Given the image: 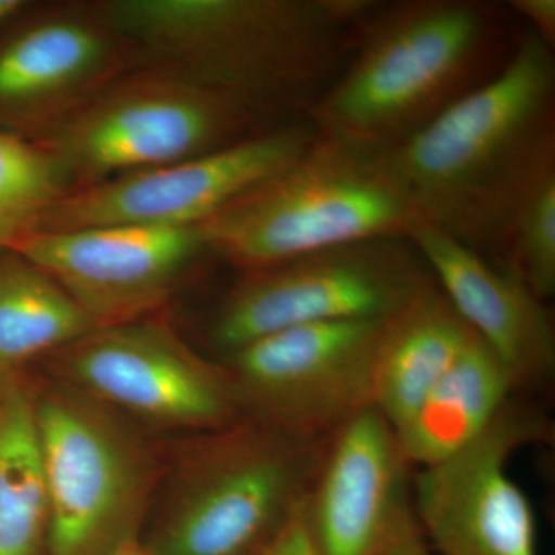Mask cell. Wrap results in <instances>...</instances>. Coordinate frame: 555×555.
I'll list each match as a JSON object with an SVG mask.
<instances>
[{
  "mask_svg": "<svg viewBox=\"0 0 555 555\" xmlns=\"http://www.w3.org/2000/svg\"><path fill=\"white\" fill-rule=\"evenodd\" d=\"M420 221L500 266L514 222L555 175V57L525 27L491 82L385 150Z\"/></svg>",
  "mask_w": 555,
  "mask_h": 555,
  "instance_id": "1",
  "label": "cell"
},
{
  "mask_svg": "<svg viewBox=\"0 0 555 555\" xmlns=\"http://www.w3.org/2000/svg\"><path fill=\"white\" fill-rule=\"evenodd\" d=\"M372 0H104L144 65L179 69L270 124L308 115L345 67Z\"/></svg>",
  "mask_w": 555,
  "mask_h": 555,
  "instance_id": "2",
  "label": "cell"
},
{
  "mask_svg": "<svg viewBox=\"0 0 555 555\" xmlns=\"http://www.w3.org/2000/svg\"><path fill=\"white\" fill-rule=\"evenodd\" d=\"M525 27L485 0L377 2L306 120L324 137L389 150L491 82Z\"/></svg>",
  "mask_w": 555,
  "mask_h": 555,
  "instance_id": "3",
  "label": "cell"
},
{
  "mask_svg": "<svg viewBox=\"0 0 555 555\" xmlns=\"http://www.w3.org/2000/svg\"><path fill=\"white\" fill-rule=\"evenodd\" d=\"M383 153L317 131L297 159L201 224L208 248L248 270L356 241L409 238L422 221Z\"/></svg>",
  "mask_w": 555,
  "mask_h": 555,
  "instance_id": "4",
  "label": "cell"
},
{
  "mask_svg": "<svg viewBox=\"0 0 555 555\" xmlns=\"http://www.w3.org/2000/svg\"><path fill=\"white\" fill-rule=\"evenodd\" d=\"M324 441L248 416L199 434L179 460L150 547L156 555H258L301 506Z\"/></svg>",
  "mask_w": 555,
  "mask_h": 555,
  "instance_id": "5",
  "label": "cell"
},
{
  "mask_svg": "<svg viewBox=\"0 0 555 555\" xmlns=\"http://www.w3.org/2000/svg\"><path fill=\"white\" fill-rule=\"evenodd\" d=\"M273 124L179 69L144 65L33 138L76 189L228 147Z\"/></svg>",
  "mask_w": 555,
  "mask_h": 555,
  "instance_id": "6",
  "label": "cell"
},
{
  "mask_svg": "<svg viewBox=\"0 0 555 555\" xmlns=\"http://www.w3.org/2000/svg\"><path fill=\"white\" fill-rule=\"evenodd\" d=\"M241 272L207 324L221 358L291 327L385 321L436 283L409 238L356 241Z\"/></svg>",
  "mask_w": 555,
  "mask_h": 555,
  "instance_id": "7",
  "label": "cell"
},
{
  "mask_svg": "<svg viewBox=\"0 0 555 555\" xmlns=\"http://www.w3.org/2000/svg\"><path fill=\"white\" fill-rule=\"evenodd\" d=\"M49 489L46 555H108L138 537L156 466L115 412L65 385L35 397Z\"/></svg>",
  "mask_w": 555,
  "mask_h": 555,
  "instance_id": "8",
  "label": "cell"
},
{
  "mask_svg": "<svg viewBox=\"0 0 555 555\" xmlns=\"http://www.w3.org/2000/svg\"><path fill=\"white\" fill-rule=\"evenodd\" d=\"M385 321L286 328L233 350L218 364L244 416L323 441L375 409V360Z\"/></svg>",
  "mask_w": 555,
  "mask_h": 555,
  "instance_id": "9",
  "label": "cell"
},
{
  "mask_svg": "<svg viewBox=\"0 0 555 555\" xmlns=\"http://www.w3.org/2000/svg\"><path fill=\"white\" fill-rule=\"evenodd\" d=\"M47 360L72 389L159 429L211 433L244 416L219 364L158 315L94 328Z\"/></svg>",
  "mask_w": 555,
  "mask_h": 555,
  "instance_id": "10",
  "label": "cell"
},
{
  "mask_svg": "<svg viewBox=\"0 0 555 555\" xmlns=\"http://www.w3.org/2000/svg\"><path fill=\"white\" fill-rule=\"evenodd\" d=\"M554 426L535 403L513 397L476 441L412 476V502L437 555H539L531 500L507 463L521 448L550 443Z\"/></svg>",
  "mask_w": 555,
  "mask_h": 555,
  "instance_id": "11",
  "label": "cell"
},
{
  "mask_svg": "<svg viewBox=\"0 0 555 555\" xmlns=\"http://www.w3.org/2000/svg\"><path fill=\"white\" fill-rule=\"evenodd\" d=\"M315 138L306 119L284 124L206 155L73 190L50 208L36 232L104 225L195 228L283 170Z\"/></svg>",
  "mask_w": 555,
  "mask_h": 555,
  "instance_id": "12",
  "label": "cell"
},
{
  "mask_svg": "<svg viewBox=\"0 0 555 555\" xmlns=\"http://www.w3.org/2000/svg\"><path fill=\"white\" fill-rule=\"evenodd\" d=\"M13 250L54 278L96 327H107L158 315L210 248L201 225H104L39 230Z\"/></svg>",
  "mask_w": 555,
  "mask_h": 555,
  "instance_id": "13",
  "label": "cell"
},
{
  "mask_svg": "<svg viewBox=\"0 0 555 555\" xmlns=\"http://www.w3.org/2000/svg\"><path fill=\"white\" fill-rule=\"evenodd\" d=\"M139 67L94 3L50 7L0 42V120L39 137Z\"/></svg>",
  "mask_w": 555,
  "mask_h": 555,
  "instance_id": "14",
  "label": "cell"
},
{
  "mask_svg": "<svg viewBox=\"0 0 555 555\" xmlns=\"http://www.w3.org/2000/svg\"><path fill=\"white\" fill-rule=\"evenodd\" d=\"M412 467L397 434L367 409L324 441L302 500V517L321 555H383L418 531Z\"/></svg>",
  "mask_w": 555,
  "mask_h": 555,
  "instance_id": "15",
  "label": "cell"
},
{
  "mask_svg": "<svg viewBox=\"0 0 555 555\" xmlns=\"http://www.w3.org/2000/svg\"><path fill=\"white\" fill-rule=\"evenodd\" d=\"M409 240L467 327L505 366L514 396L529 400L555 375L554 317L507 270L418 222Z\"/></svg>",
  "mask_w": 555,
  "mask_h": 555,
  "instance_id": "16",
  "label": "cell"
},
{
  "mask_svg": "<svg viewBox=\"0 0 555 555\" xmlns=\"http://www.w3.org/2000/svg\"><path fill=\"white\" fill-rule=\"evenodd\" d=\"M474 335L437 283L387 318L375 360L374 404L393 430L425 400Z\"/></svg>",
  "mask_w": 555,
  "mask_h": 555,
  "instance_id": "17",
  "label": "cell"
},
{
  "mask_svg": "<svg viewBox=\"0 0 555 555\" xmlns=\"http://www.w3.org/2000/svg\"><path fill=\"white\" fill-rule=\"evenodd\" d=\"M514 396L505 366L474 335L425 400L396 429L411 467H429L469 447Z\"/></svg>",
  "mask_w": 555,
  "mask_h": 555,
  "instance_id": "18",
  "label": "cell"
},
{
  "mask_svg": "<svg viewBox=\"0 0 555 555\" xmlns=\"http://www.w3.org/2000/svg\"><path fill=\"white\" fill-rule=\"evenodd\" d=\"M72 295L30 259L0 250V367L20 372L93 332Z\"/></svg>",
  "mask_w": 555,
  "mask_h": 555,
  "instance_id": "19",
  "label": "cell"
},
{
  "mask_svg": "<svg viewBox=\"0 0 555 555\" xmlns=\"http://www.w3.org/2000/svg\"><path fill=\"white\" fill-rule=\"evenodd\" d=\"M17 377L0 403V555H46L50 503L35 396Z\"/></svg>",
  "mask_w": 555,
  "mask_h": 555,
  "instance_id": "20",
  "label": "cell"
},
{
  "mask_svg": "<svg viewBox=\"0 0 555 555\" xmlns=\"http://www.w3.org/2000/svg\"><path fill=\"white\" fill-rule=\"evenodd\" d=\"M73 190L75 182L56 156L0 127V250H13L36 232L50 208Z\"/></svg>",
  "mask_w": 555,
  "mask_h": 555,
  "instance_id": "21",
  "label": "cell"
},
{
  "mask_svg": "<svg viewBox=\"0 0 555 555\" xmlns=\"http://www.w3.org/2000/svg\"><path fill=\"white\" fill-rule=\"evenodd\" d=\"M499 268L550 301L555 292V175L528 199L514 222Z\"/></svg>",
  "mask_w": 555,
  "mask_h": 555,
  "instance_id": "22",
  "label": "cell"
},
{
  "mask_svg": "<svg viewBox=\"0 0 555 555\" xmlns=\"http://www.w3.org/2000/svg\"><path fill=\"white\" fill-rule=\"evenodd\" d=\"M258 555H321L302 517V503Z\"/></svg>",
  "mask_w": 555,
  "mask_h": 555,
  "instance_id": "23",
  "label": "cell"
},
{
  "mask_svg": "<svg viewBox=\"0 0 555 555\" xmlns=\"http://www.w3.org/2000/svg\"><path fill=\"white\" fill-rule=\"evenodd\" d=\"M507 7L524 27L555 49V0H511Z\"/></svg>",
  "mask_w": 555,
  "mask_h": 555,
  "instance_id": "24",
  "label": "cell"
},
{
  "mask_svg": "<svg viewBox=\"0 0 555 555\" xmlns=\"http://www.w3.org/2000/svg\"><path fill=\"white\" fill-rule=\"evenodd\" d=\"M383 555H437L426 542L422 528L389 547Z\"/></svg>",
  "mask_w": 555,
  "mask_h": 555,
  "instance_id": "25",
  "label": "cell"
},
{
  "mask_svg": "<svg viewBox=\"0 0 555 555\" xmlns=\"http://www.w3.org/2000/svg\"><path fill=\"white\" fill-rule=\"evenodd\" d=\"M108 555H156L149 543L141 542L138 537L127 540Z\"/></svg>",
  "mask_w": 555,
  "mask_h": 555,
  "instance_id": "26",
  "label": "cell"
},
{
  "mask_svg": "<svg viewBox=\"0 0 555 555\" xmlns=\"http://www.w3.org/2000/svg\"><path fill=\"white\" fill-rule=\"evenodd\" d=\"M25 5H27V3L22 2V0H0V27H2L5 22L20 16L22 11L25 10Z\"/></svg>",
  "mask_w": 555,
  "mask_h": 555,
  "instance_id": "27",
  "label": "cell"
},
{
  "mask_svg": "<svg viewBox=\"0 0 555 555\" xmlns=\"http://www.w3.org/2000/svg\"><path fill=\"white\" fill-rule=\"evenodd\" d=\"M17 377V372L5 371L0 367V403H2L3 397L9 392L11 383Z\"/></svg>",
  "mask_w": 555,
  "mask_h": 555,
  "instance_id": "28",
  "label": "cell"
}]
</instances>
